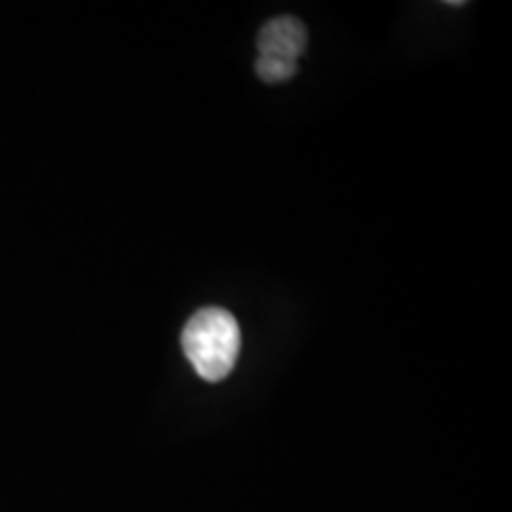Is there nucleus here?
I'll return each mask as SVG.
<instances>
[{"label":"nucleus","instance_id":"nucleus-3","mask_svg":"<svg viewBox=\"0 0 512 512\" xmlns=\"http://www.w3.org/2000/svg\"><path fill=\"white\" fill-rule=\"evenodd\" d=\"M256 74H259V79L266 83H283L290 81L292 76L297 74V64L271 60V57H259V60H256Z\"/></svg>","mask_w":512,"mask_h":512},{"label":"nucleus","instance_id":"nucleus-1","mask_svg":"<svg viewBox=\"0 0 512 512\" xmlns=\"http://www.w3.org/2000/svg\"><path fill=\"white\" fill-rule=\"evenodd\" d=\"M181 344L195 373L219 382L238 363L240 325L226 309H202L188 320Z\"/></svg>","mask_w":512,"mask_h":512},{"label":"nucleus","instance_id":"nucleus-2","mask_svg":"<svg viewBox=\"0 0 512 512\" xmlns=\"http://www.w3.org/2000/svg\"><path fill=\"white\" fill-rule=\"evenodd\" d=\"M259 57H271V60L297 64L306 50V27L297 17H275L264 24L256 38Z\"/></svg>","mask_w":512,"mask_h":512}]
</instances>
